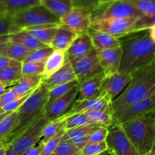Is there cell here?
<instances>
[{
  "mask_svg": "<svg viewBox=\"0 0 155 155\" xmlns=\"http://www.w3.org/2000/svg\"><path fill=\"white\" fill-rule=\"evenodd\" d=\"M104 78L105 75L103 73L79 83V91L76 102H81L99 96Z\"/></svg>",
  "mask_w": 155,
  "mask_h": 155,
  "instance_id": "obj_18",
  "label": "cell"
},
{
  "mask_svg": "<svg viewBox=\"0 0 155 155\" xmlns=\"http://www.w3.org/2000/svg\"><path fill=\"white\" fill-rule=\"evenodd\" d=\"M10 87L11 86H7V85L5 84V83L0 82V96H2L5 92H6V91H7Z\"/></svg>",
  "mask_w": 155,
  "mask_h": 155,
  "instance_id": "obj_51",
  "label": "cell"
},
{
  "mask_svg": "<svg viewBox=\"0 0 155 155\" xmlns=\"http://www.w3.org/2000/svg\"><path fill=\"white\" fill-rule=\"evenodd\" d=\"M17 117V110L10 112L0 122V143H4V140L6 139L9 133L12 132L15 127Z\"/></svg>",
  "mask_w": 155,
  "mask_h": 155,
  "instance_id": "obj_35",
  "label": "cell"
},
{
  "mask_svg": "<svg viewBox=\"0 0 155 155\" xmlns=\"http://www.w3.org/2000/svg\"><path fill=\"white\" fill-rule=\"evenodd\" d=\"M50 155H81V150L66 137L65 133L62 140Z\"/></svg>",
  "mask_w": 155,
  "mask_h": 155,
  "instance_id": "obj_33",
  "label": "cell"
},
{
  "mask_svg": "<svg viewBox=\"0 0 155 155\" xmlns=\"http://www.w3.org/2000/svg\"><path fill=\"white\" fill-rule=\"evenodd\" d=\"M8 15L12 24L21 30L45 24H59L60 20L41 4L21 12L9 13Z\"/></svg>",
  "mask_w": 155,
  "mask_h": 155,
  "instance_id": "obj_5",
  "label": "cell"
},
{
  "mask_svg": "<svg viewBox=\"0 0 155 155\" xmlns=\"http://www.w3.org/2000/svg\"><path fill=\"white\" fill-rule=\"evenodd\" d=\"M79 91V84L74 86L60 98L53 102L48 108L43 111V116L50 122L63 118L74 105L77 101Z\"/></svg>",
  "mask_w": 155,
  "mask_h": 155,
  "instance_id": "obj_13",
  "label": "cell"
},
{
  "mask_svg": "<svg viewBox=\"0 0 155 155\" xmlns=\"http://www.w3.org/2000/svg\"><path fill=\"white\" fill-rule=\"evenodd\" d=\"M73 8L94 11L100 6V0H72Z\"/></svg>",
  "mask_w": 155,
  "mask_h": 155,
  "instance_id": "obj_46",
  "label": "cell"
},
{
  "mask_svg": "<svg viewBox=\"0 0 155 155\" xmlns=\"http://www.w3.org/2000/svg\"><path fill=\"white\" fill-rule=\"evenodd\" d=\"M122 58L119 72L132 74L155 61V43L148 30L137 31L119 38Z\"/></svg>",
  "mask_w": 155,
  "mask_h": 155,
  "instance_id": "obj_1",
  "label": "cell"
},
{
  "mask_svg": "<svg viewBox=\"0 0 155 155\" xmlns=\"http://www.w3.org/2000/svg\"><path fill=\"white\" fill-rule=\"evenodd\" d=\"M0 98H1V96H0Z\"/></svg>",
  "mask_w": 155,
  "mask_h": 155,
  "instance_id": "obj_62",
  "label": "cell"
},
{
  "mask_svg": "<svg viewBox=\"0 0 155 155\" xmlns=\"http://www.w3.org/2000/svg\"><path fill=\"white\" fill-rule=\"evenodd\" d=\"M106 138L107 148L115 155H139L123 130L121 124L113 119L107 128Z\"/></svg>",
  "mask_w": 155,
  "mask_h": 155,
  "instance_id": "obj_8",
  "label": "cell"
},
{
  "mask_svg": "<svg viewBox=\"0 0 155 155\" xmlns=\"http://www.w3.org/2000/svg\"><path fill=\"white\" fill-rule=\"evenodd\" d=\"M155 92V62L132 73L130 83L112 101V113Z\"/></svg>",
  "mask_w": 155,
  "mask_h": 155,
  "instance_id": "obj_2",
  "label": "cell"
},
{
  "mask_svg": "<svg viewBox=\"0 0 155 155\" xmlns=\"http://www.w3.org/2000/svg\"><path fill=\"white\" fill-rule=\"evenodd\" d=\"M20 31H21V29L12 24L8 14L0 16V36L15 34Z\"/></svg>",
  "mask_w": 155,
  "mask_h": 155,
  "instance_id": "obj_40",
  "label": "cell"
},
{
  "mask_svg": "<svg viewBox=\"0 0 155 155\" xmlns=\"http://www.w3.org/2000/svg\"><path fill=\"white\" fill-rule=\"evenodd\" d=\"M148 33L151 40L155 43V26L148 29Z\"/></svg>",
  "mask_w": 155,
  "mask_h": 155,
  "instance_id": "obj_52",
  "label": "cell"
},
{
  "mask_svg": "<svg viewBox=\"0 0 155 155\" xmlns=\"http://www.w3.org/2000/svg\"><path fill=\"white\" fill-rule=\"evenodd\" d=\"M64 124H65V120L63 118L49 123L43 130L40 139L41 142L43 144L48 142L50 139L56 136L62 128H64Z\"/></svg>",
  "mask_w": 155,
  "mask_h": 155,
  "instance_id": "obj_34",
  "label": "cell"
},
{
  "mask_svg": "<svg viewBox=\"0 0 155 155\" xmlns=\"http://www.w3.org/2000/svg\"><path fill=\"white\" fill-rule=\"evenodd\" d=\"M115 1H119V0H100V5L107 4V3L112 2H115Z\"/></svg>",
  "mask_w": 155,
  "mask_h": 155,
  "instance_id": "obj_57",
  "label": "cell"
},
{
  "mask_svg": "<svg viewBox=\"0 0 155 155\" xmlns=\"http://www.w3.org/2000/svg\"><path fill=\"white\" fill-rule=\"evenodd\" d=\"M49 123L50 121L43 114L9 145H11L17 153L22 155L27 149L39 142L41 139L43 130Z\"/></svg>",
  "mask_w": 155,
  "mask_h": 155,
  "instance_id": "obj_9",
  "label": "cell"
},
{
  "mask_svg": "<svg viewBox=\"0 0 155 155\" xmlns=\"http://www.w3.org/2000/svg\"><path fill=\"white\" fill-rule=\"evenodd\" d=\"M67 58H67L66 52L59 50H54L45 61L44 72L43 74V79L48 78L60 70L65 64Z\"/></svg>",
  "mask_w": 155,
  "mask_h": 155,
  "instance_id": "obj_24",
  "label": "cell"
},
{
  "mask_svg": "<svg viewBox=\"0 0 155 155\" xmlns=\"http://www.w3.org/2000/svg\"><path fill=\"white\" fill-rule=\"evenodd\" d=\"M10 35L0 36V56H4L8 45L10 43Z\"/></svg>",
  "mask_w": 155,
  "mask_h": 155,
  "instance_id": "obj_49",
  "label": "cell"
},
{
  "mask_svg": "<svg viewBox=\"0 0 155 155\" xmlns=\"http://www.w3.org/2000/svg\"><path fill=\"white\" fill-rule=\"evenodd\" d=\"M33 92V91L32 92H28V93L25 94V95H23L21 96L18 97L16 99H15L14 101H12V102L9 103L8 104L5 105L4 107H2L3 110H4L5 112H12L15 111V110H18L21 105L24 103V101L27 99V98L30 97V95H31Z\"/></svg>",
  "mask_w": 155,
  "mask_h": 155,
  "instance_id": "obj_43",
  "label": "cell"
},
{
  "mask_svg": "<svg viewBox=\"0 0 155 155\" xmlns=\"http://www.w3.org/2000/svg\"><path fill=\"white\" fill-rule=\"evenodd\" d=\"M32 51H30L24 45L10 42L9 45H8L5 52L4 56L9 58L12 60L23 63Z\"/></svg>",
  "mask_w": 155,
  "mask_h": 155,
  "instance_id": "obj_31",
  "label": "cell"
},
{
  "mask_svg": "<svg viewBox=\"0 0 155 155\" xmlns=\"http://www.w3.org/2000/svg\"><path fill=\"white\" fill-rule=\"evenodd\" d=\"M9 38H10L11 42L24 45V47L28 48L30 51H35V50L48 47L43 44L42 42H39L36 38L33 37L28 32L24 31V30H21V31L15 33V34L10 35Z\"/></svg>",
  "mask_w": 155,
  "mask_h": 155,
  "instance_id": "obj_26",
  "label": "cell"
},
{
  "mask_svg": "<svg viewBox=\"0 0 155 155\" xmlns=\"http://www.w3.org/2000/svg\"><path fill=\"white\" fill-rule=\"evenodd\" d=\"M45 62H24L21 66L22 75H43Z\"/></svg>",
  "mask_w": 155,
  "mask_h": 155,
  "instance_id": "obj_38",
  "label": "cell"
},
{
  "mask_svg": "<svg viewBox=\"0 0 155 155\" xmlns=\"http://www.w3.org/2000/svg\"><path fill=\"white\" fill-rule=\"evenodd\" d=\"M132 79V74L115 73L112 75L105 76L100 88V95H103L113 101L126 89Z\"/></svg>",
  "mask_w": 155,
  "mask_h": 155,
  "instance_id": "obj_14",
  "label": "cell"
},
{
  "mask_svg": "<svg viewBox=\"0 0 155 155\" xmlns=\"http://www.w3.org/2000/svg\"><path fill=\"white\" fill-rule=\"evenodd\" d=\"M19 63H21V62H18L17 61L12 60V59L9 58L5 57V56H0V69L7 68V67H9V66L16 65Z\"/></svg>",
  "mask_w": 155,
  "mask_h": 155,
  "instance_id": "obj_50",
  "label": "cell"
},
{
  "mask_svg": "<svg viewBox=\"0 0 155 155\" xmlns=\"http://www.w3.org/2000/svg\"><path fill=\"white\" fill-rule=\"evenodd\" d=\"M7 14H8V12H7V11H6V9L5 8L3 7L1 4H0V16H1V15H7Z\"/></svg>",
  "mask_w": 155,
  "mask_h": 155,
  "instance_id": "obj_56",
  "label": "cell"
},
{
  "mask_svg": "<svg viewBox=\"0 0 155 155\" xmlns=\"http://www.w3.org/2000/svg\"><path fill=\"white\" fill-rule=\"evenodd\" d=\"M120 124L138 154L151 151L155 142V109Z\"/></svg>",
  "mask_w": 155,
  "mask_h": 155,
  "instance_id": "obj_4",
  "label": "cell"
},
{
  "mask_svg": "<svg viewBox=\"0 0 155 155\" xmlns=\"http://www.w3.org/2000/svg\"><path fill=\"white\" fill-rule=\"evenodd\" d=\"M18 97H19V95H17L11 88H9L0 98V107H3L5 105L16 99Z\"/></svg>",
  "mask_w": 155,
  "mask_h": 155,
  "instance_id": "obj_47",
  "label": "cell"
},
{
  "mask_svg": "<svg viewBox=\"0 0 155 155\" xmlns=\"http://www.w3.org/2000/svg\"><path fill=\"white\" fill-rule=\"evenodd\" d=\"M63 119L65 120L64 127H65V130H71V129L78 128V127L91 124L88 118L84 113L70 115V116L65 117Z\"/></svg>",
  "mask_w": 155,
  "mask_h": 155,
  "instance_id": "obj_36",
  "label": "cell"
},
{
  "mask_svg": "<svg viewBox=\"0 0 155 155\" xmlns=\"http://www.w3.org/2000/svg\"><path fill=\"white\" fill-rule=\"evenodd\" d=\"M91 24V11L73 8L69 13L60 18L59 27L69 30L78 36L88 33Z\"/></svg>",
  "mask_w": 155,
  "mask_h": 155,
  "instance_id": "obj_10",
  "label": "cell"
},
{
  "mask_svg": "<svg viewBox=\"0 0 155 155\" xmlns=\"http://www.w3.org/2000/svg\"><path fill=\"white\" fill-rule=\"evenodd\" d=\"M85 115L90 122L93 124H96L102 127H108L113 122V117H112V110H88L84 112Z\"/></svg>",
  "mask_w": 155,
  "mask_h": 155,
  "instance_id": "obj_29",
  "label": "cell"
},
{
  "mask_svg": "<svg viewBox=\"0 0 155 155\" xmlns=\"http://www.w3.org/2000/svg\"><path fill=\"white\" fill-rule=\"evenodd\" d=\"M94 48L88 33L81 35L77 36L74 42L71 43V46L67 50V58L70 61L80 58L88 54Z\"/></svg>",
  "mask_w": 155,
  "mask_h": 155,
  "instance_id": "obj_19",
  "label": "cell"
},
{
  "mask_svg": "<svg viewBox=\"0 0 155 155\" xmlns=\"http://www.w3.org/2000/svg\"><path fill=\"white\" fill-rule=\"evenodd\" d=\"M43 79V75H23L19 81L10 88L17 95L21 96L34 91L41 84Z\"/></svg>",
  "mask_w": 155,
  "mask_h": 155,
  "instance_id": "obj_23",
  "label": "cell"
},
{
  "mask_svg": "<svg viewBox=\"0 0 155 155\" xmlns=\"http://www.w3.org/2000/svg\"><path fill=\"white\" fill-rule=\"evenodd\" d=\"M137 10L142 16L155 15V0H132Z\"/></svg>",
  "mask_w": 155,
  "mask_h": 155,
  "instance_id": "obj_37",
  "label": "cell"
},
{
  "mask_svg": "<svg viewBox=\"0 0 155 155\" xmlns=\"http://www.w3.org/2000/svg\"><path fill=\"white\" fill-rule=\"evenodd\" d=\"M79 83L78 80H74V81H71L70 83L57 86V87L50 90V92H49L48 101H47L46 104L45 109L48 108L53 102H55L56 100H58L61 97H62L65 94L68 93L71 89H72L74 86H76Z\"/></svg>",
  "mask_w": 155,
  "mask_h": 155,
  "instance_id": "obj_32",
  "label": "cell"
},
{
  "mask_svg": "<svg viewBox=\"0 0 155 155\" xmlns=\"http://www.w3.org/2000/svg\"><path fill=\"white\" fill-rule=\"evenodd\" d=\"M99 62L105 76L119 72L122 58V48L110 49H96Z\"/></svg>",
  "mask_w": 155,
  "mask_h": 155,
  "instance_id": "obj_15",
  "label": "cell"
},
{
  "mask_svg": "<svg viewBox=\"0 0 155 155\" xmlns=\"http://www.w3.org/2000/svg\"><path fill=\"white\" fill-rule=\"evenodd\" d=\"M106 141L95 144H88L81 150V155H97L107 149Z\"/></svg>",
  "mask_w": 155,
  "mask_h": 155,
  "instance_id": "obj_42",
  "label": "cell"
},
{
  "mask_svg": "<svg viewBox=\"0 0 155 155\" xmlns=\"http://www.w3.org/2000/svg\"><path fill=\"white\" fill-rule=\"evenodd\" d=\"M65 133V127L62 128L57 134L55 136H53L52 139H50V140L47 142H46L43 145V148L42 152H41L40 155H50L54 151V150L56 149V148L57 147V145H59V143L60 142V141L62 140V139L63 138L64 135Z\"/></svg>",
  "mask_w": 155,
  "mask_h": 155,
  "instance_id": "obj_41",
  "label": "cell"
},
{
  "mask_svg": "<svg viewBox=\"0 0 155 155\" xmlns=\"http://www.w3.org/2000/svg\"><path fill=\"white\" fill-rule=\"evenodd\" d=\"M40 4L60 19L73 8L72 0H40Z\"/></svg>",
  "mask_w": 155,
  "mask_h": 155,
  "instance_id": "obj_27",
  "label": "cell"
},
{
  "mask_svg": "<svg viewBox=\"0 0 155 155\" xmlns=\"http://www.w3.org/2000/svg\"><path fill=\"white\" fill-rule=\"evenodd\" d=\"M4 110H3V108L2 107H0V114H2L4 113Z\"/></svg>",
  "mask_w": 155,
  "mask_h": 155,
  "instance_id": "obj_60",
  "label": "cell"
},
{
  "mask_svg": "<svg viewBox=\"0 0 155 155\" xmlns=\"http://www.w3.org/2000/svg\"><path fill=\"white\" fill-rule=\"evenodd\" d=\"M138 18H106L91 21V29L107 33L119 39L136 32V22Z\"/></svg>",
  "mask_w": 155,
  "mask_h": 155,
  "instance_id": "obj_7",
  "label": "cell"
},
{
  "mask_svg": "<svg viewBox=\"0 0 155 155\" xmlns=\"http://www.w3.org/2000/svg\"><path fill=\"white\" fill-rule=\"evenodd\" d=\"M151 151H152V152L153 153V154H155V142H154V143H153V148H152V150H151Z\"/></svg>",
  "mask_w": 155,
  "mask_h": 155,
  "instance_id": "obj_59",
  "label": "cell"
},
{
  "mask_svg": "<svg viewBox=\"0 0 155 155\" xmlns=\"http://www.w3.org/2000/svg\"><path fill=\"white\" fill-rule=\"evenodd\" d=\"M8 14L21 12L40 4V0H0Z\"/></svg>",
  "mask_w": 155,
  "mask_h": 155,
  "instance_id": "obj_30",
  "label": "cell"
},
{
  "mask_svg": "<svg viewBox=\"0 0 155 155\" xmlns=\"http://www.w3.org/2000/svg\"><path fill=\"white\" fill-rule=\"evenodd\" d=\"M112 110V101L103 95L93 98L81 102H76L71 110L64 117L75 114L84 113L88 110ZM63 117V118H64Z\"/></svg>",
  "mask_w": 155,
  "mask_h": 155,
  "instance_id": "obj_16",
  "label": "cell"
},
{
  "mask_svg": "<svg viewBox=\"0 0 155 155\" xmlns=\"http://www.w3.org/2000/svg\"><path fill=\"white\" fill-rule=\"evenodd\" d=\"M93 47L95 49H110L121 47L119 39L107 33L96 31L90 28L88 31Z\"/></svg>",
  "mask_w": 155,
  "mask_h": 155,
  "instance_id": "obj_22",
  "label": "cell"
},
{
  "mask_svg": "<svg viewBox=\"0 0 155 155\" xmlns=\"http://www.w3.org/2000/svg\"><path fill=\"white\" fill-rule=\"evenodd\" d=\"M77 36L75 33L69 30L58 27L56 36L52 42L51 48L54 50H59L66 52Z\"/></svg>",
  "mask_w": 155,
  "mask_h": 155,
  "instance_id": "obj_25",
  "label": "cell"
},
{
  "mask_svg": "<svg viewBox=\"0 0 155 155\" xmlns=\"http://www.w3.org/2000/svg\"><path fill=\"white\" fill-rule=\"evenodd\" d=\"M58 27L59 24H52L28 27L23 30L28 32L39 42H42L46 46L51 47L52 42L56 36Z\"/></svg>",
  "mask_w": 155,
  "mask_h": 155,
  "instance_id": "obj_21",
  "label": "cell"
},
{
  "mask_svg": "<svg viewBox=\"0 0 155 155\" xmlns=\"http://www.w3.org/2000/svg\"><path fill=\"white\" fill-rule=\"evenodd\" d=\"M74 80H77V78L69 60L67 58L65 64L60 70L48 78L43 79L42 83L46 87V89L50 91L57 86L70 83Z\"/></svg>",
  "mask_w": 155,
  "mask_h": 155,
  "instance_id": "obj_17",
  "label": "cell"
},
{
  "mask_svg": "<svg viewBox=\"0 0 155 155\" xmlns=\"http://www.w3.org/2000/svg\"><path fill=\"white\" fill-rule=\"evenodd\" d=\"M142 16L137 10L132 0H119L100 5L91 11V21L106 18H140Z\"/></svg>",
  "mask_w": 155,
  "mask_h": 155,
  "instance_id": "obj_6",
  "label": "cell"
},
{
  "mask_svg": "<svg viewBox=\"0 0 155 155\" xmlns=\"http://www.w3.org/2000/svg\"><path fill=\"white\" fill-rule=\"evenodd\" d=\"M5 155H20L18 153H17L13 148L11 147V145H8L6 148V154Z\"/></svg>",
  "mask_w": 155,
  "mask_h": 155,
  "instance_id": "obj_53",
  "label": "cell"
},
{
  "mask_svg": "<svg viewBox=\"0 0 155 155\" xmlns=\"http://www.w3.org/2000/svg\"><path fill=\"white\" fill-rule=\"evenodd\" d=\"M100 126L91 124L89 125L78 127V128L65 130V136L79 149L81 150L88 144L90 136Z\"/></svg>",
  "mask_w": 155,
  "mask_h": 155,
  "instance_id": "obj_20",
  "label": "cell"
},
{
  "mask_svg": "<svg viewBox=\"0 0 155 155\" xmlns=\"http://www.w3.org/2000/svg\"><path fill=\"white\" fill-rule=\"evenodd\" d=\"M53 51L54 49L49 46L40 48V49L35 50L29 54L24 62H45L49 56L53 52Z\"/></svg>",
  "mask_w": 155,
  "mask_h": 155,
  "instance_id": "obj_39",
  "label": "cell"
},
{
  "mask_svg": "<svg viewBox=\"0 0 155 155\" xmlns=\"http://www.w3.org/2000/svg\"><path fill=\"white\" fill-rule=\"evenodd\" d=\"M154 62H155V61H154Z\"/></svg>",
  "mask_w": 155,
  "mask_h": 155,
  "instance_id": "obj_63",
  "label": "cell"
},
{
  "mask_svg": "<svg viewBox=\"0 0 155 155\" xmlns=\"http://www.w3.org/2000/svg\"><path fill=\"white\" fill-rule=\"evenodd\" d=\"M153 26H155V15L150 17L141 16L137 20L136 32L148 30Z\"/></svg>",
  "mask_w": 155,
  "mask_h": 155,
  "instance_id": "obj_44",
  "label": "cell"
},
{
  "mask_svg": "<svg viewBox=\"0 0 155 155\" xmlns=\"http://www.w3.org/2000/svg\"><path fill=\"white\" fill-rule=\"evenodd\" d=\"M6 148H7V145L3 143L0 144V155H5Z\"/></svg>",
  "mask_w": 155,
  "mask_h": 155,
  "instance_id": "obj_54",
  "label": "cell"
},
{
  "mask_svg": "<svg viewBox=\"0 0 155 155\" xmlns=\"http://www.w3.org/2000/svg\"><path fill=\"white\" fill-rule=\"evenodd\" d=\"M97 155H115V154H114L109 149V148H107V149H106L105 151H103V152L100 153V154Z\"/></svg>",
  "mask_w": 155,
  "mask_h": 155,
  "instance_id": "obj_55",
  "label": "cell"
},
{
  "mask_svg": "<svg viewBox=\"0 0 155 155\" xmlns=\"http://www.w3.org/2000/svg\"><path fill=\"white\" fill-rule=\"evenodd\" d=\"M9 113H10V112H4V113L2 114H0V122H1V121Z\"/></svg>",
  "mask_w": 155,
  "mask_h": 155,
  "instance_id": "obj_58",
  "label": "cell"
},
{
  "mask_svg": "<svg viewBox=\"0 0 155 155\" xmlns=\"http://www.w3.org/2000/svg\"><path fill=\"white\" fill-rule=\"evenodd\" d=\"M153 109H155V92L127 107L115 110L112 113V117L115 120L122 124Z\"/></svg>",
  "mask_w": 155,
  "mask_h": 155,
  "instance_id": "obj_12",
  "label": "cell"
},
{
  "mask_svg": "<svg viewBox=\"0 0 155 155\" xmlns=\"http://www.w3.org/2000/svg\"><path fill=\"white\" fill-rule=\"evenodd\" d=\"M22 63L0 69V82L9 86L16 84L22 77Z\"/></svg>",
  "mask_w": 155,
  "mask_h": 155,
  "instance_id": "obj_28",
  "label": "cell"
},
{
  "mask_svg": "<svg viewBox=\"0 0 155 155\" xmlns=\"http://www.w3.org/2000/svg\"><path fill=\"white\" fill-rule=\"evenodd\" d=\"M147 155H155L154 154H153V152H152V151H150V153H149V154H147Z\"/></svg>",
  "mask_w": 155,
  "mask_h": 155,
  "instance_id": "obj_61",
  "label": "cell"
},
{
  "mask_svg": "<svg viewBox=\"0 0 155 155\" xmlns=\"http://www.w3.org/2000/svg\"><path fill=\"white\" fill-rule=\"evenodd\" d=\"M70 63L79 83L103 73L95 48L84 57L71 61Z\"/></svg>",
  "mask_w": 155,
  "mask_h": 155,
  "instance_id": "obj_11",
  "label": "cell"
},
{
  "mask_svg": "<svg viewBox=\"0 0 155 155\" xmlns=\"http://www.w3.org/2000/svg\"><path fill=\"white\" fill-rule=\"evenodd\" d=\"M43 145L44 144L40 140L38 143H36V145L27 149L22 155H40L43 148Z\"/></svg>",
  "mask_w": 155,
  "mask_h": 155,
  "instance_id": "obj_48",
  "label": "cell"
},
{
  "mask_svg": "<svg viewBox=\"0 0 155 155\" xmlns=\"http://www.w3.org/2000/svg\"><path fill=\"white\" fill-rule=\"evenodd\" d=\"M107 133L108 130L106 127H100L90 136L88 144H95L104 142L106 140Z\"/></svg>",
  "mask_w": 155,
  "mask_h": 155,
  "instance_id": "obj_45",
  "label": "cell"
},
{
  "mask_svg": "<svg viewBox=\"0 0 155 155\" xmlns=\"http://www.w3.org/2000/svg\"><path fill=\"white\" fill-rule=\"evenodd\" d=\"M49 92L44 84H41L17 110V117L15 127L4 140L5 145H9L26 129L40 117L45 110L48 101Z\"/></svg>",
  "mask_w": 155,
  "mask_h": 155,
  "instance_id": "obj_3",
  "label": "cell"
}]
</instances>
